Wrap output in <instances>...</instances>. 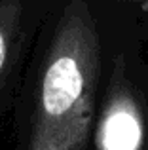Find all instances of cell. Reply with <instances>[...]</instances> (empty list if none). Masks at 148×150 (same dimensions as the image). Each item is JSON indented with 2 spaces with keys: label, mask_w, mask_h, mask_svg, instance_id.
<instances>
[{
  "label": "cell",
  "mask_w": 148,
  "mask_h": 150,
  "mask_svg": "<svg viewBox=\"0 0 148 150\" xmlns=\"http://www.w3.org/2000/svg\"><path fill=\"white\" fill-rule=\"evenodd\" d=\"M84 74L78 61L70 55L53 59L42 86V106L48 116H61L80 99Z\"/></svg>",
  "instance_id": "1"
},
{
  "label": "cell",
  "mask_w": 148,
  "mask_h": 150,
  "mask_svg": "<svg viewBox=\"0 0 148 150\" xmlns=\"http://www.w3.org/2000/svg\"><path fill=\"white\" fill-rule=\"evenodd\" d=\"M141 124L129 106H116L103 125V150H137Z\"/></svg>",
  "instance_id": "2"
},
{
  "label": "cell",
  "mask_w": 148,
  "mask_h": 150,
  "mask_svg": "<svg viewBox=\"0 0 148 150\" xmlns=\"http://www.w3.org/2000/svg\"><path fill=\"white\" fill-rule=\"evenodd\" d=\"M4 59H6V44H4L2 33H0V69H2V65H4Z\"/></svg>",
  "instance_id": "3"
}]
</instances>
